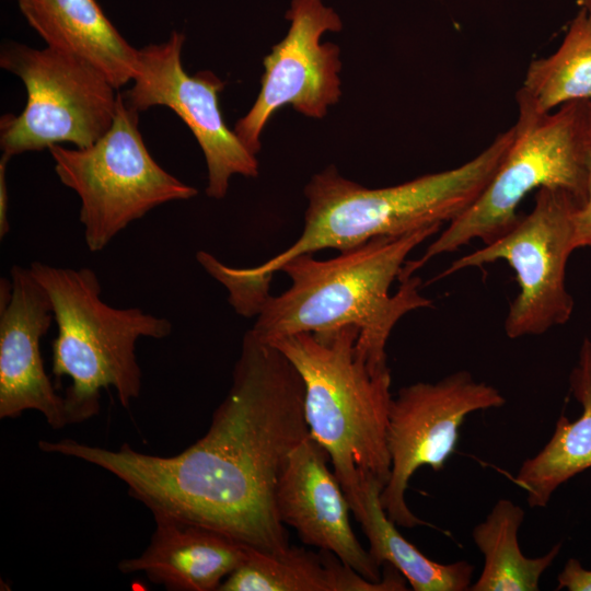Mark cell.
Returning a JSON list of instances; mask_svg holds the SVG:
<instances>
[{"instance_id": "cell-1", "label": "cell", "mask_w": 591, "mask_h": 591, "mask_svg": "<svg viewBox=\"0 0 591 591\" xmlns=\"http://www.w3.org/2000/svg\"><path fill=\"white\" fill-rule=\"evenodd\" d=\"M304 384L292 362L250 329L243 337L231 387L208 431L178 454L118 450L65 438L40 440L47 453L76 457L120 479L152 514L221 532L247 546H289L275 503L292 450L309 434Z\"/></svg>"}, {"instance_id": "cell-2", "label": "cell", "mask_w": 591, "mask_h": 591, "mask_svg": "<svg viewBox=\"0 0 591 591\" xmlns=\"http://www.w3.org/2000/svg\"><path fill=\"white\" fill-rule=\"evenodd\" d=\"M514 137L512 126L466 163L390 187L361 186L329 165L314 174L304 188L308 208L299 239L255 267L235 268L221 263L216 269V279L228 290L230 304L252 315L270 296L274 274L296 256L323 248L343 252L374 237L451 222L487 186Z\"/></svg>"}, {"instance_id": "cell-3", "label": "cell", "mask_w": 591, "mask_h": 591, "mask_svg": "<svg viewBox=\"0 0 591 591\" xmlns=\"http://www.w3.org/2000/svg\"><path fill=\"white\" fill-rule=\"evenodd\" d=\"M440 228L374 237L328 259L293 257L279 269L290 287L268 297L252 333L270 344L293 334L355 326L358 352L372 369L387 368L385 347L394 326L407 313L432 305L420 293L419 277L398 280L399 275L410 252Z\"/></svg>"}, {"instance_id": "cell-4", "label": "cell", "mask_w": 591, "mask_h": 591, "mask_svg": "<svg viewBox=\"0 0 591 591\" xmlns=\"http://www.w3.org/2000/svg\"><path fill=\"white\" fill-rule=\"evenodd\" d=\"M358 336L355 326H345L270 343L302 378L309 433L327 451L350 509L358 501L359 472H369L385 484L391 473V372L368 364L357 350Z\"/></svg>"}, {"instance_id": "cell-5", "label": "cell", "mask_w": 591, "mask_h": 591, "mask_svg": "<svg viewBox=\"0 0 591 591\" xmlns=\"http://www.w3.org/2000/svg\"><path fill=\"white\" fill-rule=\"evenodd\" d=\"M30 269L51 301L58 327L53 341V373L71 380L63 396L67 424L97 415L102 389L113 387L120 405L128 408L141 390L138 339L165 338L172 333V323L139 308L119 309L104 302L91 268L33 262Z\"/></svg>"}, {"instance_id": "cell-6", "label": "cell", "mask_w": 591, "mask_h": 591, "mask_svg": "<svg viewBox=\"0 0 591 591\" xmlns=\"http://www.w3.org/2000/svg\"><path fill=\"white\" fill-rule=\"evenodd\" d=\"M514 140L496 173L476 198L427 247L421 257L407 260L406 278L441 254L473 240L488 244L512 229L518 208L533 190L557 188L581 206L587 197L591 158V102L573 101L528 124L515 121Z\"/></svg>"}, {"instance_id": "cell-7", "label": "cell", "mask_w": 591, "mask_h": 591, "mask_svg": "<svg viewBox=\"0 0 591 591\" xmlns=\"http://www.w3.org/2000/svg\"><path fill=\"white\" fill-rule=\"evenodd\" d=\"M48 151L60 182L80 198L84 241L93 253L153 208L198 194L152 158L139 130V112L123 93L111 128L96 142L74 149L53 144Z\"/></svg>"}, {"instance_id": "cell-8", "label": "cell", "mask_w": 591, "mask_h": 591, "mask_svg": "<svg viewBox=\"0 0 591 591\" xmlns=\"http://www.w3.org/2000/svg\"><path fill=\"white\" fill-rule=\"evenodd\" d=\"M0 66L20 78L27 93L20 115L0 119L2 155L11 159L63 142L86 148L111 128L117 89L83 59L9 42L1 47Z\"/></svg>"}, {"instance_id": "cell-9", "label": "cell", "mask_w": 591, "mask_h": 591, "mask_svg": "<svg viewBox=\"0 0 591 591\" xmlns=\"http://www.w3.org/2000/svg\"><path fill=\"white\" fill-rule=\"evenodd\" d=\"M579 206L565 190H536L530 213L500 237L455 259L436 279L505 260L515 273L519 286L505 320L506 335L512 339L541 335L566 324L573 311L566 287V267L576 250L572 215Z\"/></svg>"}, {"instance_id": "cell-10", "label": "cell", "mask_w": 591, "mask_h": 591, "mask_svg": "<svg viewBox=\"0 0 591 591\" xmlns=\"http://www.w3.org/2000/svg\"><path fill=\"white\" fill-rule=\"evenodd\" d=\"M506 404L493 385L479 382L464 370L437 382H417L402 387L389 409L387 449L391 473L381 491L389 518L403 528L427 525L408 508L405 493L421 466L438 472L455 450L459 430L475 412Z\"/></svg>"}, {"instance_id": "cell-11", "label": "cell", "mask_w": 591, "mask_h": 591, "mask_svg": "<svg viewBox=\"0 0 591 591\" xmlns=\"http://www.w3.org/2000/svg\"><path fill=\"white\" fill-rule=\"evenodd\" d=\"M184 42V34L173 31L165 42L138 49L132 85L123 96L138 112L162 105L176 113L202 150L208 178L206 194L222 199L233 175H258V161L224 121L219 107L224 82L208 70L194 76L185 72Z\"/></svg>"}, {"instance_id": "cell-12", "label": "cell", "mask_w": 591, "mask_h": 591, "mask_svg": "<svg viewBox=\"0 0 591 591\" xmlns=\"http://www.w3.org/2000/svg\"><path fill=\"white\" fill-rule=\"evenodd\" d=\"M287 35L264 58L260 91L234 132L253 153L260 150V136L271 116L283 105L310 118H323L341 95L340 48L321 43L326 32H339V15L322 0H292L286 12Z\"/></svg>"}, {"instance_id": "cell-13", "label": "cell", "mask_w": 591, "mask_h": 591, "mask_svg": "<svg viewBox=\"0 0 591 591\" xmlns=\"http://www.w3.org/2000/svg\"><path fill=\"white\" fill-rule=\"evenodd\" d=\"M0 282V418L39 412L53 429L67 426L65 399L40 354L54 317L51 301L30 268L14 265Z\"/></svg>"}, {"instance_id": "cell-14", "label": "cell", "mask_w": 591, "mask_h": 591, "mask_svg": "<svg viewBox=\"0 0 591 591\" xmlns=\"http://www.w3.org/2000/svg\"><path fill=\"white\" fill-rule=\"evenodd\" d=\"M328 463L327 451L309 433L292 450L279 477L278 517L304 544L332 552L368 580L380 581L381 566L356 537L349 502Z\"/></svg>"}, {"instance_id": "cell-15", "label": "cell", "mask_w": 591, "mask_h": 591, "mask_svg": "<svg viewBox=\"0 0 591 591\" xmlns=\"http://www.w3.org/2000/svg\"><path fill=\"white\" fill-rule=\"evenodd\" d=\"M153 518L149 545L120 560L121 572H143L167 590L213 591L245 558L247 545L221 532L164 514Z\"/></svg>"}, {"instance_id": "cell-16", "label": "cell", "mask_w": 591, "mask_h": 591, "mask_svg": "<svg viewBox=\"0 0 591 591\" xmlns=\"http://www.w3.org/2000/svg\"><path fill=\"white\" fill-rule=\"evenodd\" d=\"M18 4L48 47L89 62L117 90L132 81L138 49L120 35L96 0H18Z\"/></svg>"}, {"instance_id": "cell-17", "label": "cell", "mask_w": 591, "mask_h": 591, "mask_svg": "<svg viewBox=\"0 0 591 591\" xmlns=\"http://www.w3.org/2000/svg\"><path fill=\"white\" fill-rule=\"evenodd\" d=\"M383 578L371 581L332 552L291 546L265 552L247 546L241 565L218 591H405L406 579L389 564Z\"/></svg>"}, {"instance_id": "cell-18", "label": "cell", "mask_w": 591, "mask_h": 591, "mask_svg": "<svg viewBox=\"0 0 591 591\" xmlns=\"http://www.w3.org/2000/svg\"><path fill=\"white\" fill-rule=\"evenodd\" d=\"M570 391L581 405L579 418L560 415L548 442L520 466L514 483L526 493L530 508H545L566 482L591 467V339L582 340L569 375Z\"/></svg>"}, {"instance_id": "cell-19", "label": "cell", "mask_w": 591, "mask_h": 591, "mask_svg": "<svg viewBox=\"0 0 591 591\" xmlns=\"http://www.w3.org/2000/svg\"><path fill=\"white\" fill-rule=\"evenodd\" d=\"M358 501L351 509L369 542V554L383 566L397 569L415 591H466L475 566L466 560L437 563L425 556L397 530L381 502L385 483L369 472H359Z\"/></svg>"}, {"instance_id": "cell-20", "label": "cell", "mask_w": 591, "mask_h": 591, "mask_svg": "<svg viewBox=\"0 0 591 591\" xmlns=\"http://www.w3.org/2000/svg\"><path fill=\"white\" fill-rule=\"evenodd\" d=\"M515 101L521 124L569 102H591V18L583 8L579 7L559 47L531 61Z\"/></svg>"}, {"instance_id": "cell-21", "label": "cell", "mask_w": 591, "mask_h": 591, "mask_svg": "<svg viewBox=\"0 0 591 591\" xmlns=\"http://www.w3.org/2000/svg\"><path fill=\"white\" fill-rule=\"evenodd\" d=\"M523 508L509 499H499L485 520L474 526L472 538L484 556V567L471 591H537L543 573L560 554L555 544L540 557H526L519 545Z\"/></svg>"}, {"instance_id": "cell-22", "label": "cell", "mask_w": 591, "mask_h": 591, "mask_svg": "<svg viewBox=\"0 0 591 591\" xmlns=\"http://www.w3.org/2000/svg\"><path fill=\"white\" fill-rule=\"evenodd\" d=\"M572 242L575 248L591 247V158L587 184V197L572 215Z\"/></svg>"}, {"instance_id": "cell-23", "label": "cell", "mask_w": 591, "mask_h": 591, "mask_svg": "<svg viewBox=\"0 0 591 591\" xmlns=\"http://www.w3.org/2000/svg\"><path fill=\"white\" fill-rule=\"evenodd\" d=\"M591 591V570L586 569L579 559L569 558L557 576L556 590Z\"/></svg>"}, {"instance_id": "cell-24", "label": "cell", "mask_w": 591, "mask_h": 591, "mask_svg": "<svg viewBox=\"0 0 591 591\" xmlns=\"http://www.w3.org/2000/svg\"><path fill=\"white\" fill-rule=\"evenodd\" d=\"M9 158L1 155L0 160V237L3 239L9 232V220H8V208H9V196H8V185H7V164Z\"/></svg>"}, {"instance_id": "cell-25", "label": "cell", "mask_w": 591, "mask_h": 591, "mask_svg": "<svg viewBox=\"0 0 591 591\" xmlns=\"http://www.w3.org/2000/svg\"><path fill=\"white\" fill-rule=\"evenodd\" d=\"M578 4L583 8L591 18V0H578Z\"/></svg>"}]
</instances>
